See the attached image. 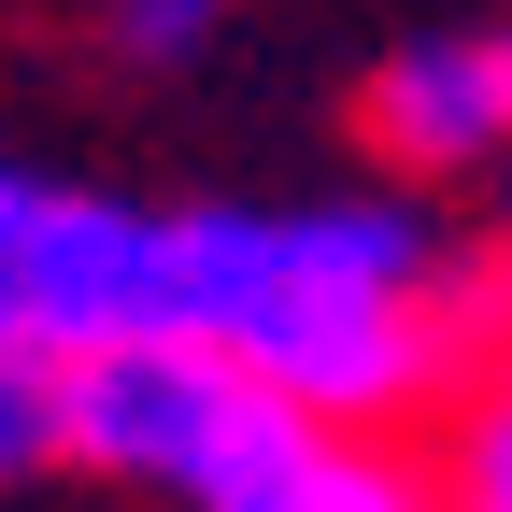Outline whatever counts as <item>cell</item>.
<instances>
[{
	"label": "cell",
	"mask_w": 512,
	"mask_h": 512,
	"mask_svg": "<svg viewBox=\"0 0 512 512\" xmlns=\"http://www.w3.org/2000/svg\"><path fill=\"white\" fill-rule=\"evenodd\" d=\"M171 342L285 413L427 441L512 342V256L427 200H200L171 214Z\"/></svg>",
	"instance_id": "cell-1"
},
{
	"label": "cell",
	"mask_w": 512,
	"mask_h": 512,
	"mask_svg": "<svg viewBox=\"0 0 512 512\" xmlns=\"http://www.w3.org/2000/svg\"><path fill=\"white\" fill-rule=\"evenodd\" d=\"M0 342L43 370L171 342V214H128L100 185H43L29 157H0Z\"/></svg>",
	"instance_id": "cell-2"
},
{
	"label": "cell",
	"mask_w": 512,
	"mask_h": 512,
	"mask_svg": "<svg viewBox=\"0 0 512 512\" xmlns=\"http://www.w3.org/2000/svg\"><path fill=\"white\" fill-rule=\"evenodd\" d=\"M242 399H256V384L214 370V356H185V342H114L86 370H57V441H72V470L185 512V484H200V456L228 441Z\"/></svg>",
	"instance_id": "cell-3"
},
{
	"label": "cell",
	"mask_w": 512,
	"mask_h": 512,
	"mask_svg": "<svg viewBox=\"0 0 512 512\" xmlns=\"http://www.w3.org/2000/svg\"><path fill=\"white\" fill-rule=\"evenodd\" d=\"M185 512H441V470L399 427H328V413L242 399L228 441L200 456V484H185Z\"/></svg>",
	"instance_id": "cell-4"
},
{
	"label": "cell",
	"mask_w": 512,
	"mask_h": 512,
	"mask_svg": "<svg viewBox=\"0 0 512 512\" xmlns=\"http://www.w3.org/2000/svg\"><path fill=\"white\" fill-rule=\"evenodd\" d=\"M356 114H370V143L399 171H427V185L498 171L512 157V29H427V43H399Z\"/></svg>",
	"instance_id": "cell-5"
},
{
	"label": "cell",
	"mask_w": 512,
	"mask_h": 512,
	"mask_svg": "<svg viewBox=\"0 0 512 512\" xmlns=\"http://www.w3.org/2000/svg\"><path fill=\"white\" fill-rule=\"evenodd\" d=\"M427 470H441V512H512V342L470 370V399L427 427Z\"/></svg>",
	"instance_id": "cell-6"
},
{
	"label": "cell",
	"mask_w": 512,
	"mask_h": 512,
	"mask_svg": "<svg viewBox=\"0 0 512 512\" xmlns=\"http://www.w3.org/2000/svg\"><path fill=\"white\" fill-rule=\"evenodd\" d=\"M100 43L128 72H185V57L228 43V0H100Z\"/></svg>",
	"instance_id": "cell-7"
},
{
	"label": "cell",
	"mask_w": 512,
	"mask_h": 512,
	"mask_svg": "<svg viewBox=\"0 0 512 512\" xmlns=\"http://www.w3.org/2000/svg\"><path fill=\"white\" fill-rule=\"evenodd\" d=\"M43 470H72V441H57V370L0 342V484H43Z\"/></svg>",
	"instance_id": "cell-8"
}]
</instances>
